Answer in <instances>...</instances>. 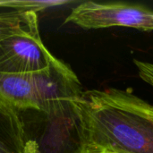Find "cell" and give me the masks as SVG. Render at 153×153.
I'll use <instances>...</instances> for the list:
<instances>
[{"mask_svg": "<svg viewBox=\"0 0 153 153\" xmlns=\"http://www.w3.org/2000/svg\"><path fill=\"white\" fill-rule=\"evenodd\" d=\"M86 153H153V105L130 90L83 92Z\"/></svg>", "mask_w": 153, "mask_h": 153, "instance_id": "6da1fadb", "label": "cell"}, {"mask_svg": "<svg viewBox=\"0 0 153 153\" xmlns=\"http://www.w3.org/2000/svg\"><path fill=\"white\" fill-rule=\"evenodd\" d=\"M82 95L49 100L39 109H13L22 132V153H86Z\"/></svg>", "mask_w": 153, "mask_h": 153, "instance_id": "7a4b0ae2", "label": "cell"}, {"mask_svg": "<svg viewBox=\"0 0 153 153\" xmlns=\"http://www.w3.org/2000/svg\"><path fill=\"white\" fill-rule=\"evenodd\" d=\"M83 92L73 69L56 57L41 71L0 73V101L13 109H39L51 100L82 95Z\"/></svg>", "mask_w": 153, "mask_h": 153, "instance_id": "3957f363", "label": "cell"}, {"mask_svg": "<svg viewBox=\"0 0 153 153\" xmlns=\"http://www.w3.org/2000/svg\"><path fill=\"white\" fill-rule=\"evenodd\" d=\"M85 30L128 27L153 30V11L126 3L82 2L74 7L65 19Z\"/></svg>", "mask_w": 153, "mask_h": 153, "instance_id": "277c9868", "label": "cell"}, {"mask_svg": "<svg viewBox=\"0 0 153 153\" xmlns=\"http://www.w3.org/2000/svg\"><path fill=\"white\" fill-rule=\"evenodd\" d=\"M39 29L0 39V73L22 74L41 71L54 61Z\"/></svg>", "mask_w": 153, "mask_h": 153, "instance_id": "5b68a950", "label": "cell"}, {"mask_svg": "<svg viewBox=\"0 0 153 153\" xmlns=\"http://www.w3.org/2000/svg\"><path fill=\"white\" fill-rule=\"evenodd\" d=\"M66 1H0V39L39 29L38 13Z\"/></svg>", "mask_w": 153, "mask_h": 153, "instance_id": "8992f818", "label": "cell"}, {"mask_svg": "<svg viewBox=\"0 0 153 153\" xmlns=\"http://www.w3.org/2000/svg\"><path fill=\"white\" fill-rule=\"evenodd\" d=\"M0 153H22V132L13 109L0 101Z\"/></svg>", "mask_w": 153, "mask_h": 153, "instance_id": "52a82bcc", "label": "cell"}, {"mask_svg": "<svg viewBox=\"0 0 153 153\" xmlns=\"http://www.w3.org/2000/svg\"><path fill=\"white\" fill-rule=\"evenodd\" d=\"M134 63L137 68L139 77L153 89V62L134 59Z\"/></svg>", "mask_w": 153, "mask_h": 153, "instance_id": "ba28073f", "label": "cell"}, {"mask_svg": "<svg viewBox=\"0 0 153 153\" xmlns=\"http://www.w3.org/2000/svg\"><path fill=\"white\" fill-rule=\"evenodd\" d=\"M105 153H109V152H105Z\"/></svg>", "mask_w": 153, "mask_h": 153, "instance_id": "9c48e42d", "label": "cell"}]
</instances>
